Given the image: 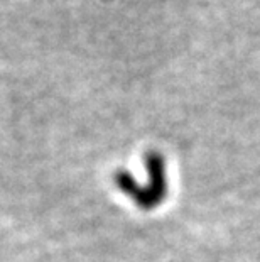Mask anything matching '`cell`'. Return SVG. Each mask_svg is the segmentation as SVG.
<instances>
[{
    "mask_svg": "<svg viewBox=\"0 0 260 262\" xmlns=\"http://www.w3.org/2000/svg\"><path fill=\"white\" fill-rule=\"evenodd\" d=\"M146 166L151 171L152 183L149 185L147 189H140L135 185V181L127 174V171H119L115 176L119 188L122 191H125L129 196L134 198V202L142 206L144 210H151L154 206H157L162 202L166 194V178H164V161L159 154L149 152L146 156Z\"/></svg>",
    "mask_w": 260,
    "mask_h": 262,
    "instance_id": "obj_1",
    "label": "cell"
}]
</instances>
